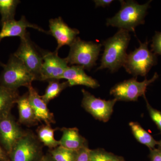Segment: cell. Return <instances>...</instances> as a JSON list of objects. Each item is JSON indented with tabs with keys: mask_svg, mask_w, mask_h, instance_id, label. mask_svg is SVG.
I'll return each mask as SVG.
<instances>
[{
	"mask_svg": "<svg viewBox=\"0 0 161 161\" xmlns=\"http://www.w3.org/2000/svg\"><path fill=\"white\" fill-rule=\"evenodd\" d=\"M25 132L11 113L0 119V143L8 156Z\"/></svg>",
	"mask_w": 161,
	"mask_h": 161,
	"instance_id": "cell-10",
	"label": "cell"
},
{
	"mask_svg": "<svg viewBox=\"0 0 161 161\" xmlns=\"http://www.w3.org/2000/svg\"><path fill=\"white\" fill-rule=\"evenodd\" d=\"M14 54L34 75L36 80H39L43 63V57L40 55L33 44L28 33L23 39H21L19 47Z\"/></svg>",
	"mask_w": 161,
	"mask_h": 161,
	"instance_id": "cell-8",
	"label": "cell"
},
{
	"mask_svg": "<svg viewBox=\"0 0 161 161\" xmlns=\"http://www.w3.org/2000/svg\"><path fill=\"white\" fill-rule=\"evenodd\" d=\"M158 78L155 73L150 80L147 78L142 82L136 80V78L125 80L114 86L110 91V94L117 101H136L139 97L145 96L147 87Z\"/></svg>",
	"mask_w": 161,
	"mask_h": 161,
	"instance_id": "cell-7",
	"label": "cell"
},
{
	"mask_svg": "<svg viewBox=\"0 0 161 161\" xmlns=\"http://www.w3.org/2000/svg\"><path fill=\"white\" fill-rule=\"evenodd\" d=\"M0 161H10L9 156L0 146Z\"/></svg>",
	"mask_w": 161,
	"mask_h": 161,
	"instance_id": "cell-30",
	"label": "cell"
},
{
	"mask_svg": "<svg viewBox=\"0 0 161 161\" xmlns=\"http://www.w3.org/2000/svg\"><path fill=\"white\" fill-rule=\"evenodd\" d=\"M28 97L30 103L33 110L36 118L38 122L43 121L47 125H51L55 123L53 114L50 112L47 104L43 100L32 86L27 87Z\"/></svg>",
	"mask_w": 161,
	"mask_h": 161,
	"instance_id": "cell-14",
	"label": "cell"
},
{
	"mask_svg": "<svg viewBox=\"0 0 161 161\" xmlns=\"http://www.w3.org/2000/svg\"><path fill=\"white\" fill-rule=\"evenodd\" d=\"M77 153L59 146L50 150V155L54 161H75Z\"/></svg>",
	"mask_w": 161,
	"mask_h": 161,
	"instance_id": "cell-23",
	"label": "cell"
},
{
	"mask_svg": "<svg viewBox=\"0 0 161 161\" xmlns=\"http://www.w3.org/2000/svg\"><path fill=\"white\" fill-rule=\"evenodd\" d=\"M59 80H52L48 81V85L47 87L45 93L41 96L47 104L58 97L64 90L69 86L67 81L60 82Z\"/></svg>",
	"mask_w": 161,
	"mask_h": 161,
	"instance_id": "cell-21",
	"label": "cell"
},
{
	"mask_svg": "<svg viewBox=\"0 0 161 161\" xmlns=\"http://www.w3.org/2000/svg\"><path fill=\"white\" fill-rule=\"evenodd\" d=\"M130 40L129 31L119 29L113 36L103 41L104 50L97 70L108 69L113 73L123 66Z\"/></svg>",
	"mask_w": 161,
	"mask_h": 161,
	"instance_id": "cell-1",
	"label": "cell"
},
{
	"mask_svg": "<svg viewBox=\"0 0 161 161\" xmlns=\"http://www.w3.org/2000/svg\"><path fill=\"white\" fill-rule=\"evenodd\" d=\"M49 33L55 38L58 43L55 51L57 53L62 47L70 46L79 34L78 29L70 27L60 17L49 20Z\"/></svg>",
	"mask_w": 161,
	"mask_h": 161,
	"instance_id": "cell-12",
	"label": "cell"
},
{
	"mask_svg": "<svg viewBox=\"0 0 161 161\" xmlns=\"http://www.w3.org/2000/svg\"><path fill=\"white\" fill-rule=\"evenodd\" d=\"M94 2L95 3L96 7H105L106 6H109L113 1L112 0H95L94 1Z\"/></svg>",
	"mask_w": 161,
	"mask_h": 161,
	"instance_id": "cell-29",
	"label": "cell"
},
{
	"mask_svg": "<svg viewBox=\"0 0 161 161\" xmlns=\"http://www.w3.org/2000/svg\"><path fill=\"white\" fill-rule=\"evenodd\" d=\"M121 157L108 152L103 149L91 150V161H119Z\"/></svg>",
	"mask_w": 161,
	"mask_h": 161,
	"instance_id": "cell-24",
	"label": "cell"
},
{
	"mask_svg": "<svg viewBox=\"0 0 161 161\" xmlns=\"http://www.w3.org/2000/svg\"><path fill=\"white\" fill-rule=\"evenodd\" d=\"M85 68L80 65H73L68 67L60 79L67 80L69 86H84L95 89L99 86L98 81L85 72Z\"/></svg>",
	"mask_w": 161,
	"mask_h": 161,
	"instance_id": "cell-15",
	"label": "cell"
},
{
	"mask_svg": "<svg viewBox=\"0 0 161 161\" xmlns=\"http://www.w3.org/2000/svg\"><path fill=\"white\" fill-rule=\"evenodd\" d=\"M42 155V145L31 131H25L9 153L10 161H38Z\"/></svg>",
	"mask_w": 161,
	"mask_h": 161,
	"instance_id": "cell-6",
	"label": "cell"
},
{
	"mask_svg": "<svg viewBox=\"0 0 161 161\" xmlns=\"http://www.w3.org/2000/svg\"><path fill=\"white\" fill-rule=\"evenodd\" d=\"M83 94L81 106L96 119L106 122L109 120L113 111V108L117 100H105L96 98L94 95L82 90Z\"/></svg>",
	"mask_w": 161,
	"mask_h": 161,
	"instance_id": "cell-9",
	"label": "cell"
},
{
	"mask_svg": "<svg viewBox=\"0 0 161 161\" xmlns=\"http://www.w3.org/2000/svg\"><path fill=\"white\" fill-rule=\"evenodd\" d=\"M20 3L18 0H0L1 23L14 19L16 9Z\"/></svg>",
	"mask_w": 161,
	"mask_h": 161,
	"instance_id": "cell-22",
	"label": "cell"
},
{
	"mask_svg": "<svg viewBox=\"0 0 161 161\" xmlns=\"http://www.w3.org/2000/svg\"><path fill=\"white\" fill-rule=\"evenodd\" d=\"M119 161H125V159H124L122 157H121L120 160H119Z\"/></svg>",
	"mask_w": 161,
	"mask_h": 161,
	"instance_id": "cell-34",
	"label": "cell"
},
{
	"mask_svg": "<svg viewBox=\"0 0 161 161\" xmlns=\"http://www.w3.org/2000/svg\"><path fill=\"white\" fill-rule=\"evenodd\" d=\"M2 29L0 31V42L5 38L19 36L23 39L27 35L26 28H30L37 30L40 31L49 33L36 25L29 23L26 17L23 16L19 21L15 19L9 20L1 23Z\"/></svg>",
	"mask_w": 161,
	"mask_h": 161,
	"instance_id": "cell-13",
	"label": "cell"
},
{
	"mask_svg": "<svg viewBox=\"0 0 161 161\" xmlns=\"http://www.w3.org/2000/svg\"><path fill=\"white\" fill-rule=\"evenodd\" d=\"M149 157L150 161H161V149L154 148L150 149Z\"/></svg>",
	"mask_w": 161,
	"mask_h": 161,
	"instance_id": "cell-28",
	"label": "cell"
},
{
	"mask_svg": "<svg viewBox=\"0 0 161 161\" xmlns=\"http://www.w3.org/2000/svg\"><path fill=\"white\" fill-rule=\"evenodd\" d=\"M132 134L139 142L148 147L149 149L154 148L158 145V142L137 122H131L129 123Z\"/></svg>",
	"mask_w": 161,
	"mask_h": 161,
	"instance_id": "cell-20",
	"label": "cell"
},
{
	"mask_svg": "<svg viewBox=\"0 0 161 161\" xmlns=\"http://www.w3.org/2000/svg\"><path fill=\"white\" fill-rule=\"evenodd\" d=\"M158 148H160V149H161V140L160 141H159V142H158Z\"/></svg>",
	"mask_w": 161,
	"mask_h": 161,
	"instance_id": "cell-32",
	"label": "cell"
},
{
	"mask_svg": "<svg viewBox=\"0 0 161 161\" xmlns=\"http://www.w3.org/2000/svg\"><path fill=\"white\" fill-rule=\"evenodd\" d=\"M42 57L43 61L39 80L43 81L60 80L69 67L65 58H60L56 52L44 53Z\"/></svg>",
	"mask_w": 161,
	"mask_h": 161,
	"instance_id": "cell-11",
	"label": "cell"
},
{
	"mask_svg": "<svg viewBox=\"0 0 161 161\" xmlns=\"http://www.w3.org/2000/svg\"><path fill=\"white\" fill-rule=\"evenodd\" d=\"M3 68L0 75V85L9 89L18 90L21 86L27 88L36 80L34 75L14 54L10 56Z\"/></svg>",
	"mask_w": 161,
	"mask_h": 161,
	"instance_id": "cell-3",
	"label": "cell"
},
{
	"mask_svg": "<svg viewBox=\"0 0 161 161\" xmlns=\"http://www.w3.org/2000/svg\"><path fill=\"white\" fill-rule=\"evenodd\" d=\"M38 161H54L50 155L43 156Z\"/></svg>",
	"mask_w": 161,
	"mask_h": 161,
	"instance_id": "cell-31",
	"label": "cell"
},
{
	"mask_svg": "<svg viewBox=\"0 0 161 161\" xmlns=\"http://www.w3.org/2000/svg\"><path fill=\"white\" fill-rule=\"evenodd\" d=\"M151 51L156 55L161 56V32L155 31L151 45Z\"/></svg>",
	"mask_w": 161,
	"mask_h": 161,
	"instance_id": "cell-26",
	"label": "cell"
},
{
	"mask_svg": "<svg viewBox=\"0 0 161 161\" xmlns=\"http://www.w3.org/2000/svg\"><path fill=\"white\" fill-rule=\"evenodd\" d=\"M139 42V47L127 54L123 66L134 76L146 77L152 67L157 64V56L149 50L147 40L143 43Z\"/></svg>",
	"mask_w": 161,
	"mask_h": 161,
	"instance_id": "cell-4",
	"label": "cell"
},
{
	"mask_svg": "<svg viewBox=\"0 0 161 161\" xmlns=\"http://www.w3.org/2000/svg\"><path fill=\"white\" fill-rule=\"evenodd\" d=\"M144 97L147 103V109L149 112L150 117L152 119L153 121L155 123L161 133V112L152 108L148 103L146 96Z\"/></svg>",
	"mask_w": 161,
	"mask_h": 161,
	"instance_id": "cell-25",
	"label": "cell"
},
{
	"mask_svg": "<svg viewBox=\"0 0 161 161\" xmlns=\"http://www.w3.org/2000/svg\"><path fill=\"white\" fill-rule=\"evenodd\" d=\"M57 130L53 129L51 125H42L37 129V137L40 142L52 150L60 146L59 141L56 140L54 137V132Z\"/></svg>",
	"mask_w": 161,
	"mask_h": 161,
	"instance_id": "cell-19",
	"label": "cell"
},
{
	"mask_svg": "<svg viewBox=\"0 0 161 161\" xmlns=\"http://www.w3.org/2000/svg\"><path fill=\"white\" fill-rule=\"evenodd\" d=\"M5 64H3V63H2V62H1V61H0V66L3 67L5 66Z\"/></svg>",
	"mask_w": 161,
	"mask_h": 161,
	"instance_id": "cell-33",
	"label": "cell"
},
{
	"mask_svg": "<svg viewBox=\"0 0 161 161\" xmlns=\"http://www.w3.org/2000/svg\"><path fill=\"white\" fill-rule=\"evenodd\" d=\"M91 150L88 146L78 150L75 161H91Z\"/></svg>",
	"mask_w": 161,
	"mask_h": 161,
	"instance_id": "cell-27",
	"label": "cell"
},
{
	"mask_svg": "<svg viewBox=\"0 0 161 161\" xmlns=\"http://www.w3.org/2000/svg\"><path fill=\"white\" fill-rule=\"evenodd\" d=\"M19 97L18 90L9 89L0 85V119L11 113Z\"/></svg>",
	"mask_w": 161,
	"mask_h": 161,
	"instance_id": "cell-18",
	"label": "cell"
},
{
	"mask_svg": "<svg viewBox=\"0 0 161 161\" xmlns=\"http://www.w3.org/2000/svg\"><path fill=\"white\" fill-rule=\"evenodd\" d=\"M102 46L100 43L84 41L77 37L70 46L69 53L65 60L68 64L80 65L90 70L96 64Z\"/></svg>",
	"mask_w": 161,
	"mask_h": 161,
	"instance_id": "cell-5",
	"label": "cell"
},
{
	"mask_svg": "<svg viewBox=\"0 0 161 161\" xmlns=\"http://www.w3.org/2000/svg\"><path fill=\"white\" fill-rule=\"evenodd\" d=\"M19 112V122L26 126L36 125L38 121L30 103L28 93L19 96L16 102Z\"/></svg>",
	"mask_w": 161,
	"mask_h": 161,
	"instance_id": "cell-17",
	"label": "cell"
},
{
	"mask_svg": "<svg viewBox=\"0 0 161 161\" xmlns=\"http://www.w3.org/2000/svg\"><path fill=\"white\" fill-rule=\"evenodd\" d=\"M151 2L139 5L134 1H120V10L114 17L107 19V26L134 32L136 26L145 23V17Z\"/></svg>",
	"mask_w": 161,
	"mask_h": 161,
	"instance_id": "cell-2",
	"label": "cell"
},
{
	"mask_svg": "<svg viewBox=\"0 0 161 161\" xmlns=\"http://www.w3.org/2000/svg\"><path fill=\"white\" fill-rule=\"evenodd\" d=\"M62 136L60 146L69 150L78 151L88 146L86 139L80 135L77 128H63L61 129Z\"/></svg>",
	"mask_w": 161,
	"mask_h": 161,
	"instance_id": "cell-16",
	"label": "cell"
}]
</instances>
